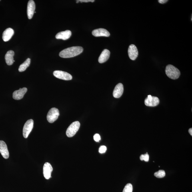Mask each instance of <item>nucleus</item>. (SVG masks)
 I'll return each instance as SVG.
<instances>
[{"mask_svg": "<svg viewBox=\"0 0 192 192\" xmlns=\"http://www.w3.org/2000/svg\"><path fill=\"white\" fill-rule=\"evenodd\" d=\"M189 133L190 134V135H191V136H192V128H190V129L189 130Z\"/></svg>", "mask_w": 192, "mask_h": 192, "instance_id": "nucleus-27", "label": "nucleus"}, {"mask_svg": "<svg viewBox=\"0 0 192 192\" xmlns=\"http://www.w3.org/2000/svg\"><path fill=\"white\" fill-rule=\"evenodd\" d=\"M165 73L167 76L171 79L175 80L178 78L181 72L177 68L173 66L169 65L165 69Z\"/></svg>", "mask_w": 192, "mask_h": 192, "instance_id": "nucleus-2", "label": "nucleus"}, {"mask_svg": "<svg viewBox=\"0 0 192 192\" xmlns=\"http://www.w3.org/2000/svg\"><path fill=\"white\" fill-rule=\"evenodd\" d=\"M31 59L28 58L20 66L19 68V71L20 72H23L26 70L27 68L29 67L30 64Z\"/></svg>", "mask_w": 192, "mask_h": 192, "instance_id": "nucleus-19", "label": "nucleus"}, {"mask_svg": "<svg viewBox=\"0 0 192 192\" xmlns=\"http://www.w3.org/2000/svg\"><path fill=\"white\" fill-rule=\"evenodd\" d=\"M59 115V110L56 108H52L47 114V119L49 123H53L56 120Z\"/></svg>", "mask_w": 192, "mask_h": 192, "instance_id": "nucleus-4", "label": "nucleus"}, {"mask_svg": "<svg viewBox=\"0 0 192 192\" xmlns=\"http://www.w3.org/2000/svg\"><path fill=\"white\" fill-rule=\"evenodd\" d=\"M27 91V88H23L14 91L13 94V98L16 100H19L22 99Z\"/></svg>", "mask_w": 192, "mask_h": 192, "instance_id": "nucleus-12", "label": "nucleus"}, {"mask_svg": "<svg viewBox=\"0 0 192 192\" xmlns=\"http://www.w3.org/2000/svg\"><path fill=\"white\" fill-rule=\"evenodd\" d=\"M14 34V30L11 28L6 29L3 34L2 39L3 41L5 42L9 41L13 37Z\"/></svg>", "mask_w": 192, "mask_h": 192, "instance_id": "nucleus-16", "label": "nucleus"}, {"mask_svg": "<svg viewBox=\"0 0 192 192\" xmlns=\"http://www.w3.org/2000/svg\"><path fill=\"white\" fill-rule=\"evenodd\" d=\"M14 55V52L12 50H10L7 52L6 54L5 59L6 63L7 65L11 66L12 65L15 61L14 60L13 57Z\"/></svg>", "mask_w": 192, "mask_h": 192, "instance_id": "nucleus-18", "label": "nucleus"}, {"mask_svg": "<svg viewBox=\"0 0 192 192\" xmlns=\"http://www.w3.org/2000/svg\"><path fill=\"white\" fill-rule=\"evenodd\" d=\"M53 75L58 78L66 80V81H69L72 79V77L70 74L61 71H55L53 72Z\"/></svg>", "mask_w": 192, "mask_h": 192, "instance_id": "nucleus-7", "label": "nucleus"}, {"mask_svg": "<svg viewBox=\"0 0 192 192\" xmlns=\"http://www.w3.org/2000/svg\"><path fill=\"white\" fill-rule=\"evenodd\" d=\"M133 186L131 184H127L124 188L123 192H133Z\"/></svg>", "mask_w": 192, "mask_h": 192, "instance_id": "nucleus-21", "label": "nucleus"}, {"mask_svg": "<svg viewBox=\"0 0 192 192\" xmlns=\"http://www.w3.org/2000/svg\"><path fill=\"white\" fill-rule=\"evenodd\" d=\"M80 126V123L79 121H75L71 123L66 132L67 136L69 137H73L78 131Z\"/></svg>", "mask_w": 192, "mask_h": 192, "instance_id": "nucleus-3", "label": "nucleus"}, {"mask_svg": "<svg viewBox=\"0 0 192 192\" xmlns=\"http://www.w3.org/2000/svg\"><path fill=\"white\" fill-rule=\"evenodd\" d=\"M53 169V167L50 163L46 162L44 164L43 167V174L46 179H49L50 178Z\"/></svg>", "mask_w": 192, "mask_h": 192, "instance_id": "nucleus-9", "label": "nucleus"}, {"mask_svg": "<svg viewBox=\"0 0 192 192\" xmlns=\"http://www.w3.org/2000/svg\"><path fill=\"white\" fill-rule=\"evenodd\" d=\"M140 159L141 161H145L146 162H148L149 161V155H148V153L145 154V155H142L140 157Z\"/></svg>", "mask_w": 192, "mask_h": 192, "instance_id": "nucleus-22", "label": "nucleus"}, {"mask_svg": "<svg viewBox=\"0 0 192 192\" xmlns=\"http://www.w3.org/2000/svg\"><path fill=\"white\" fill-rule=\"evenodd\" d=\"M79 2H85V3H88L89 2H94L95 1L94 0H78Z\"/></svg>", "mask_w": 192, "mask_h": 192, "instance_id": "nucleus-25", "label": "nucleus"}, {"mask_svg": "<svg viewBox=\"0 0 192 192\" xmlns=\"http://www.w3.org/2000/svg\"><path fill=\"white\" fill-rule=\"evenodd\" d=\"M107 147L104 146H101L100 147L99 151L100 153H103L105 152L106 151H107Z\"/></svg>", "mask_w": 192, "mask_h": 192, "instance_id": "nucleus-23", "label": "nucleus"}, {"mask_svg": "<svg viewBox=\"0 0 192 192\" xmlns=\"http://www.w3.org/2000/svg\"><path fill=\"white\" fill-rule=\"evenodd\" d=\"M34 126L33 120L30 119L25 123L23 129V135L24 137L27 139L30 133L33 129Z\"/></svg>", "mask_w": 192, "mask_h": 192, "instance_id": "nucleus-5", "label": "nucleus"}, {"mask_svg": "<svg viewBox=\"0 0 192 192\" xmlns=\"http://www.w3.org/2000/svg\"><path fill=\"white\" fill-rule=\"evenodd\" d=\"M35 8L34 2L33 0H30L28 3L27 6V15L29 19H31L33 18Z\"/></svg>", "mask_w": 192, "mask_h": 192, "instance_id": "nucleus-10", "label": "nucleus"}, {"mask_svg": "<svg viewBox=\"0 0 192 192\" xmlns=\"http://www.w3.org/2000/svg\"><path fill=\"white\" fill-rule=\"evenodd\" d=\"M110 53L107 49L104 50L101 54L98 59V61L100 63H103L105 62L109 59Z\"/></svg>", "mask_w": 192, "mask_h": 192, "instance_id": "nucleus-17", "label": "nucleus"}, {"mask_svg": "<svg viewBox=\"0 0 192 192\" xmlns=\"http://www.w3.org/2000/svg\"><path fill=\"white\" fill-rule=\"evenodd\" d=\"M159 100L157 97H153L151 95H149L145 101L146 105L148 107H155L159 104Z\"/></svg>", "mask_w": 192, "mask_h": 192, "instance_id": "nucleus-6", "label": "nucleus"}, {"mask_svg": "<svg viewBox=\"0 0 192 192\" xmlns=\"http://www.w3.org/2000/svg\"><path fill=\"white\" fill-rule=\"evenodd\" d=\"M94 139L96 142H99L101 139V136L98 134H96L94 136Z\"/></svg>", "mask_w": 192, "mask_h": 192, "instance_id": "nucleus-24", "label": "nucleus"}, {"mask_svg": "<svg viewBox=\"0 0 192 192\" xmlns=\"http://www.w3.org/2000/svg\"><path fill=\"white\" fill-rule=\"evenodd\" d=\"M154 175L158 178H163L165 177V171L164 170H159L158 171L154 174Z\"/></svg>", "mask_w": 192, "mask_h": 192, "instance_id": "nucleus-20", "label": "nucleus"}, {"mask_svg": "<svg viewBox=\"0 0 192 192\" xmlns=\"http://www.w3.org/2000/svg\"><path fill=\"white\" fill-rule=\"evenodd\" d=\"M123 86L122 83H119L116 86L114 90L113 95L116 98H119L123 95Z\"/></svg>", "mask_w": 192, "mask_h": 192, "instance_id": "nucleus-14", "label": "nucleus"}, {"mask_svg": "<svg viewBox=\"0 0 192 192\" xmlns=\"http://www.w3.org/2000/svg\"><path fill=\"white\" fill-rule=\"evenodd\" d=\"M92 34L95 37H109L110 35L109 32L107 30L103 28H99L94 30Z\"/></svg>", "mask_w": 192, "mask_h": 192, "instance_id": "nucleus-13", "label": "nucleus"}, {"mask_svg": "<svg viewBox=\"0 0 192 192\" xmlns=\"http://www.w3.org/2000/svg\"><path fill=\"white\" fill-rule=\"evenodd\" d=\"M72 33L71 31L67 30L65 31L59 32L56 36V38L58 39L67 40L71 37Z\"/></svg>", "mask_w": 192, "mask_h": 192, "instance_id": "nucleus-15", "label": "nucleus"}, {"mask_svg": "<svg viewBox=\"0 0 192 192\" xmlns=\"http://www.w3.org/2000/svg\"><path fill=\"white\" fill-rule=\"evenodd\" d=\"M0 153L4 158H8L9 155L7 146L5 142L3 141H0Z\"/></svg>", "mask_w": 192, "mask_h": 192, "instance_id": "nucleus-11", "label": "nucleus"}, {"mask_svg": "<svg viewBox=\"0 0 192 192\" xmlns=\"http://www.w3.org/2000/svg\"><path fill=\"white\" fill-rule=\"evenodd\" d=\"M168 1V0H159L158 1L159 3L162 4L167 3Z\"/></svg>", "mask_w": 192, "mask_h": 192, "instance_id": "nucleus-26", "label": "nucleus"}, {"mask_svg": "<svg viewBox=\"0 0 192 192\" xmlns=\"http://www.w3.org/2000/svg\"><path fill=\"white\" fill-rule=\"evenodd\" d=\"M83 47L73 46L63 50L59 53V56L63 58H69L76 56L82 53Z\"/></svg>", "mask_w": 192, "mask_h": 192, "instance_id": "nucleus-1", "label": "nucleus"}, {"mask_svg": "<svg viewBox=\"0 0 192 192\" xmlns=\"http://www.w3.org/2000/svg\"><path fill=\"white\" fill-rule=\"evenodd\" d=\"M128 55L130 59L132 60H135L139 55V52L136 46L133 44L129 46L128 51Z\"/></svg>", "mask_w": 192, "mask_h": 192, "instance_id": "nucleus-8", "label": "nucleus"}]
</instances>
